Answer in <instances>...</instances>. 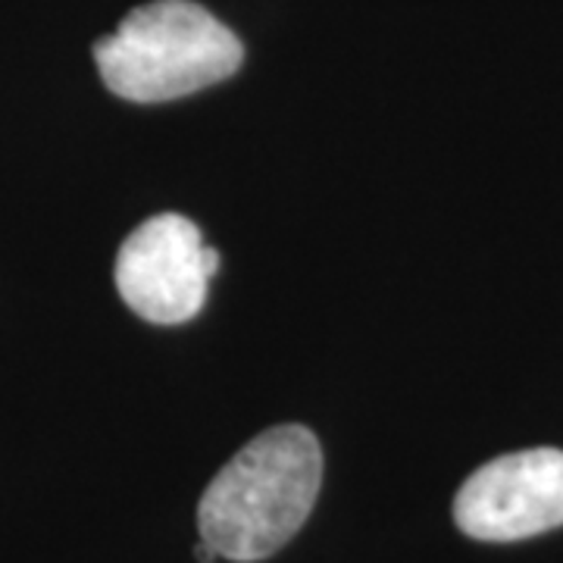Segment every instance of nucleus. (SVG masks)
Segmentation results:
<instances>
[{
	"instance_id": "2",
	"label": "nucleus",
	"mask_w": 563,
	"mask_h": 563,
	"mask_svg": "<svg viewBox=\"0 0 563 563\" xmlns=\"http://www.w3.org/2000/svg\"><path fill=\"white\" fill-rule=\"evenodd\" d=\"M103 85L132 103H163L195 95L242 69L244 47L195 0L135 7L113 35L95 44Z\"/></svg>"
},
{
	"instance_id": "4",
	"label": "nucleus",
	"mask_w": 563,
	"mask_h": 563,
	"mask_svg": "<svg viewBox=\"0 0 563 563\" xmlns=\"http://www.w3.org/2000/svg\"><path fill=\"white\" fill-rule=\"evenodd\" d=\"M454 523L476 542H520L563 526V451L532 448L479 466L454 498Z\"/></svg>"
},
{
	"instance_id": "3",
	"label": "nucleus",
	"mask_w": 563,
	"mask_h": 563,
	"mask_svg": "<svg viewBox=\"0 0 563 563\" xmlns=\"http://www.w3.org/2000/svg\"><path fill=\"white\" fill-rule=\"evenodd\" d=\"M217 269L220 254L203 244L195 222L181 213H157L122 242L113 279L141 320L176 325L201 313Z\"/></svg>"
},
{
	"instance_id": "5",
	"label": "nucleus",
	"mask_w": 563,
	"mask_h": 563,
	"mask_svg": "<svg viewBox=\"0 0 563 563\" xmlns=\"http://www.w3.org/2000/svg\"><path fill=\"white\" fill-rule=\"evenodd\" d=\"M195 558H198V563H213V561H220V554L210 548L207 542H201L198 548H195Z\"/></svg>"
},
{
	"instance_id": "1",
	"label": "nucleus",
	"mask_w": 563,
	"mask_h": 563,
	"mask_svg": "<svg viewBox=\"0 0 563 563\" xmlns=\"http://www.w3.org/2000/svg\"><path fill=\"white\" fill-rule=\"evenodd\" d=\"M322 483V448L307 426H276L247 442L213 476L198 529L220 558H273L307 523Z\"/></svg>"
}]
</instances>
